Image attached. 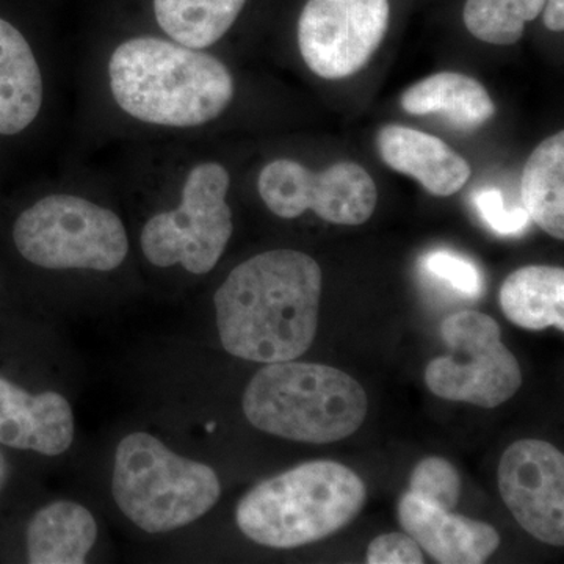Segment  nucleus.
<instances>
[{
	"label": "nucleus",
	"mask_w": 564,
	"mask_h": 564,
	"mask_svg": "<svg viewBox=\"0 0 564 564\" xmlns=\"http://www.w3.org/2000/svg\"><path fill=\"white\" fill-rule=\"evenodd\" d=\"M321 299L322 269L311 256L295 250L254 256L215 293L223 347L247 361L300 358L317 336Z\"/></svg>",
	"instance_id": "f257e3e1"
},
{
	"label": "nucleus",
	"mask_w": 564,
	"mask_h": 564,
	"mask_svg": "<svg viewBox=\"0 0 564 564\" xmlns=\"http://www.w3.org/2000/svg\"><path fill=\"white\" fill-rule=\"evenodd\" d=\"M109 77L111 95L126 113L165 128L217 120L234 98L225 63L155 36L121 43L111 54Z\"/></svg>",
	"instance_id": "f03ea898"
},
{
	"label": "nucleus",
	"mask_w": 564,
	"mask_h": 564,
	"mask_svg": "<svg viewBox=\"0 0 564 564\" xmlns=\"http://www.w3.org/2000/svg\"><path fill=\"white\" fill-rule=\"evenodd\" d=\"M367 488L336 462H310L262 481L237 507V525L254 543L293 549L317 543L361 513Z\"/></svg>",
	"instance_id": "7ed1b4c3"
},
{
	"label": "nucleus",
	"mask_w": 564,
	"mask_h": 564,
	"mask_svg": "<svg viewBox=\"0 0 564 564\" xmlns=\"http://www.w3.org/2000/svg\"><path fill=\"white\" fill-rule=\"evenodd\" d=\"M242 403L256 429L306 444H332L351 436L369 410L366 391L350 375L293 359L259 370Z\"/></svg>",
	"instance_id": "20e7f679"
},
{
	"label": "nucleus",
	"mask_w": 564,
	"mask_h": 564,
	"mask_svg": "<svg viewBox=\"0 0 564 564\" xmlns=\"http://www.w3.org/2000/svg\"><path fill=\"white\" fill-rule=\"evenodd\" d=\"M111 491L129 521L148 533H166L209 513L221 486L206 464L173 454L151 434L132 433L115 454Z\"/></svg>",
	"instance_id": "39448f33"
},
{
	"label": "nucleus",
	"mask_w": 564,
	"mask_h": 564,
	"mask_svg": "<svg viewBox=\"0 0 564 564\" xmlns=\"http://www.w3.org/2000/svg\"><path fill=\"white\" fill-rule=\"evenodd\" d=\"M13 240L22 258L51 270L111 272L129 251L121 218L74 195L46 196L22 212Z\"/></svg>",
	"instance_id": "423d86ee"
},
{
	"label": "nucleus",
	"mask_w": 564,
	"mask_h": 564,
	"mask_svg": "<svg viewBox=\"0 0 564 564\" xmlns=\"http://www.w3.org/2000/svg\"><path fill=\"white\" fill-rule=\"evenodd\" d=\"M231 177L217 162L199 163L188 173L180 207L154 215L141 231L144 258L155 267L181 263L193 274L209 273L232 236L226 203Z\"/></svg>",
	"instance_id": "0eeeda50"
},
{
	"label": "nucleus",
	"mask_w": 564,
	"mask_h": 564,
	"mask_svg": "<svg viewBox=\"0 0 564 564\" xmlns=\"http://www.w3.org/2000/svg\"><path fill=\"white\" fill-rule=\"evenodd\" d=\"M441 336L451 352L426 366L425 383L434 395L491 410L521 389V366L488 314H452L441 325Z\"/></svg>",
	"instance_id": "6e6552de"
},
{
	"label": "nucleus",
	"mask_w": 564,
	"mask_h": 564,
	"mask_svg": "<svg viewBox=\"0 0 564 564\" xmlns=\"http://www.w3.org/2000/svg\"><path fill=\"white\" fill-rule=\"evenodd\" d=\"M258 191L265 206L288 220L313 210L333 225L359 226L370 220L378 203L377 184L355 162L314 173L291 159H278L263 166Z\"/></svg>",
	"instance_id": "1a4fd4ad"
},
{
	"label": "nucleus",
	"mask_w": 564,
	"mask_h": 564,
	"mask_svg": "<svg viewBox=\"0 0 564 564\" xmlns=\"http://www.w3.org/2000/svg\"><path fill=\"white\" fill-rule=\"evenodd\" d=\"M389 0H307L299 47L307 68L326 80L359 73L388 32Z\"/></svg>",
	"instance_id": "9d476101"
},
{
	"label": "nucleus",
	"mask_w": 564,
	"mask_h": 564,
	"mask_svg": "<svg viewBox=\"0 0 564 564\" xmlns=\"http://www.w3.org/2000/svg\"><path fill=\"white\" fill-rule=\"evenodd\" d=\"M499 489L519 525L541 543L564 544V456L555 445L516 441L499 463Z\"/></svg>",
	"instance_id": "9b49d317"
},
{
	"label": "nucleus",
	"mask_w": 564,
	"mask_h": 564,
	"mask_svg": "<svg viewBox=\"0 0 564 564\" xmlns=\"http://www.w3.org/2000/svg\"><path fill=\"white\" fill-rule=\"evenodd\" d=\"M397 516L404 533L437 563L481 564L500 545L492 525L455 514L417 494L408 491L400 497Z\"/></svg>",
	"instance_id": "f8f14e48"
},
{
	"label": "nucleus",
	"mask_w": 564,
	"mask_h": 564,
	"mask_svg": "<svg viewBox=\"0 0 564 564\" xmlns=\"http://www.w3.org/2000/svg\"><path fill=\"white\" fill-rule=\"evenodd\" d=\"M74 440V414L57 392L39 395L0 378V444L41 455L65 454Z\"/></svg>",
	"instance_id": "ddd939ff"
},
{
	"label": "nucleus",
	"mask_w": 564,
	"mask_h": 564,
	"mask_svg": "<svg viewBox=\"0 0 564 564\" xmlns=\"http://www.w3.org/2000/svg\"><path fill=\"white\" fill-rule=\"evenodd\" d=\"M377 148L393 172L413 177L430 195H455L470 180L469 163L445 141L430 133L389 124L380 129Z\"/></svg>",
	"instance_id": "4468645a"
},
{
	"label": "nucleus",
	"mask_w": 564,
	"mask_h": 564,
	"mask_svg": "<svg viewBox=\"0 0 564 564\" xmlns=\"http://www.w3.org/2000/svg\"><path fill=\"white\" fill-rule=\"evenodd\" d=\"M43 77L31 44L0 20V135H17L39 117Z\"/></svg>",
	"instance_id": "2eb2a0df"
},
{
	"label": "nucleus",
	"mask_w": 564,
	"mask_h": 564,
	"mask_svg": "<svg viewBox=\"0 0 564 564\" xmlns=\"http://www.w3.org/2000/svg\"><path fill=\"white\" fill-rule=\"evenodd\" d=\"M400 102L408 113L437 115L467 132L477 131L496 115V104L480 82L451 70L417 82L403 93Z\"/></svg>",
	"instance_id": "dca6fc26"
},
{
	"label": "nucleus",
	"mask_w": 564,
	"mask_h": 564,
	"mask_svg": "<svg viewBox=\"0 0 564 564\" xmlns=\"http://www.w3.org/2000/svg\"><path fill=\"white\" fill-rule=\"evenodd\" d=\"M98 536L87 508L57 502L41 508L28 527V555L32 564H82Z\"/></svg>",
	"instance_id": "f3484780"
},
{
	"label": "nucleus",
	"mask_w": 564,
	"mask_h": 564,
	"mask_svg": "<svg viewBox=\"0 0 564 564\" xmlns=\"http://www.w3.org/2000/svg\"><path fill=\"white\" fill-rule=\"evenodd\" d=\"M500 306L508 321L530 332L555 326L564 332V270L529 265L516 270L500 288Z\"/></svg>",
	"instance_id": "a211bd4d"
},
{
	"label": "nucleus",
	"mask_w": 564,
	"mask_h": 564,
	"mask_svg": "<svg viewBox=\"0 0 564 564\" xmlns=\"http://www.w3.org/2000/svg\"><path fill=\"white\" fill-rule=\"evenodd\" d=\"M521 198L530 220L554 239H564V132L541 141L530 154Z\"/></svg>",
	"instance_id": "6ab92c4d"
},
{
	"label": "nucleus",
	"mask_w": 564,
	"mask_h": 564,
	"mask_svg": "<svg viewBox=\"0 0 564 564\" xmlns=\"http://www.w3.org/2000/svg\"><path fill=\"white\" fill-rule=\"evenodd\" d=\"M247 0H154L155 20L173 41L206 50L220 41Z\"/></svg>",
	"instance_id": "aec40b11"
},
{
	"label": "nucleus",
	"mask_w": 564,
	"mask_h": 564,
	"mask_svg": "<svg viewBox=\"0 0 564 564\" xmlns=\"http://www.w3.org/2000/svg\"><path fill=\"white\" fill-rule=\"evenodd\" d=\"M545 0H467L464 24L475 39L511 46L522 39L527 22L536 20Z\"/></svg>",
	"instance_id": "412c9836"
},
{
	"label": "nucleus",
	"mask_w": 564,
	"mask_h": 564,
	"mask_svg": "<svg viewBox=\"0 0 564 564\" xmlns=\"http://www.w3.org/2000/svg\"><path fill=\"white\" fill-rule=\"evenodd\" d=\"M408 491L454 511L459 502L462 481L454 464L440 456H429L414 467Z\"/></svg>",
	"instance_id": "4be33fe9"
},
{
	"label": "nucleus",
	"mask_w": 564,
	"mask_h": 564,
	"mask_svg": "<svg viewBox=\"0 0 564 564\" xmlns=\"http://www.w3.org/2000/svg\"><path fill=\"white\" fill-rule=\"evenodd\" d=\"M422 267L425 272L448 282L456 292L470 299H478L485 292L484 273L473 261L456 252L448 250L429 252L422 259Z\"/></svg>",
	"instance_id": "5701e85b"
},
{
	"label": "nucleus",
	"mask_w": 564,
	"mask_h": 564,
	"mask_svg": "<svg viewBox=\"0 0 564 564\" xmlns=\"http://www.w3.org/2000/svg\"><path fill=\"white\" fill-rule=\"evenodd\" d=\"M474 206L486 225L500 236H518L529 226L530 217L524 207L507 209L499 188H481L474 195Z\"/></svg>",
	"instance_id": "b1692460"
},
{
	"label": "nucleus",
	"mask_w": 564,
	"mask_h": 564,
	"mask_svg": "<svg viewBox=\"0 0 564 564\" xmlns=\"http://www.w3.org/2000/svg\"><path fill=\"white\" fill-rule=\"evenodd\" d=\"M369 564H422L425 563L421 545L408 533H388L375 538L367 549Z\"/></svg>",
	"instance_id": "393cba45"
},
{
	"label": "nucleus",
	"mask_w": 564,
	"mask_h": 564,
	"mask_svg": "<svg viewBox=\"0 0 564 564\" xmlns=\"http://www.w3.org/2000/svg\"><path fill=\"white\" fill-rule=\"evenodd\" d=\"M541 13H543L544 25L549 31H564V0H545Z\"/></svg>",
	"instance_id": "a878e982"
}]
</instances>
